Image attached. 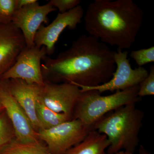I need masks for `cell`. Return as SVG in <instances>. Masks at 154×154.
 Returning a JSON list of instances; mask_svg holds the SVG:
<instances>
[{
    "mask_svg": "<svg viewBox=\"0 0 154 154\" xmlns=\"http://www.w3.org/2000/svg\"><path fill=\"white\" fill-rule=\"evenodd\" d=\"M142 9L132 0H95L84 16L89 35L117 49H129L143 20Z\"/></svg>",
    "mask_w": 154,
    "mask_h": 154,
    "instance_id": "2",
    "label": "cell"
},
{
    "mask_svg": "<svg viewBox=\"0 0 154 154\" xmlns=\"http://www.w3.org/2000/svg\"><path fill=\"white\" fill-rule=\"evenodd\" d=\"M115 52L98 38L80 35L55 58H44L41 64L43 79L78 87L102 85L111 79L115 71Z\"/></svg>",
    "mask_w": 154,
    "mask_h": 154,
    "instance_id": "1",
    "label": "cell"
},
{
    "mask_svg": "<svg viewBox=\"0 0 154 154\" xmlns=\"http://www.w3.org/2000/svg\"><path fill=\"white\" fill-rule=\"evenodd\" d=\"M136 104H128L107 113L94 125L95 130L107 137L110 143L107 154L121 151L134 154L138 147L144 114Z\"/></svg>",
    "mask_w": 154,
    "mask_h": 154,
    "instance_id": "3",
    "label": "cell"
},
{
    "mask_svg": "<svg viewBox=\"0 0 154 154\" xmlns=\"http://www.w3.org/2000/svg\"><path fill=\"white\" fill-rule=\"evenodd\" d=\"M81 2L80 0H51L48 3L58 10L59 13L63 14L80 5Z\"/></svg>",
    "mask_w": 154,
    "mask_h": 154,
    "instance_id": "21",
    "label": "cell"
},
{
    "mask_svg": "<svg viewBox=\"0 0 154 154\" xmlns=\"http://www.w3.org/2000/svg\"><path fill=\"white\" fill-rule=\"evenodd\" d=\"M154 95V66L152 65L146 78L139 85L138 96L140 98Z\"/></svg>",
    "mask_w": 154,
    "mask_h": 154,
    "instance_id": "19",
    "label": "cell"
},
{
    "mask_svg": "<svg viewBox=\"0 0 154 154\" xmlns=\"http://www.w3.org/2000/svg\"><path fill=\"white\" fill-rule=\"evenodd\" d=\"M94 127L88 126L78 119H72L48 129L37 132L39 140L46 144L51 154H64L73 146L79 143Z\"/></svg>",
    "mask_w": 154,
    "mask_h": 154,
    "instance_id": "5",
    "label": "cell"
},
{
    "mask_svg": "<svg viewBox=\"0 0 154 154\" xmlns=\"http://www.w3.org/2000/svg\"><path fill=\"white\" fill-rule=\"evenodd\" d=\"M44 47L25 46L17 57L15 63L0 77V79H20L30 84L44 85L42 61L46 56Z\"/></svg>",
    "mask_w": 154,
    "mask_h": 154,
    "instance_id": "7",
    "label": "cell"
},
{
    "mask_svg": "<svg viewBox=\"0 0 154 154\" xmlns=\"http://www.w3.org/2000/svg\"><path fill=\"white\" fill-rule=\"evenodd\" d=\"M26 46L22 32L12 22L0 23V77L14 65Z\"/></svg>",
    "mask_w": 154,
    "mask_h": 154,
    "instance_id": "12",
    "label": "cell"
},
{
    "mask_svg": "<svg viewBox=\"0 0 154 154\" xmlns=\"http://www.w3.org/2000/svg\"><path fill=\"white\" fill-rule=\"evenodd\" d=\"M82 92L71 83H54L45 81L41 86L39 97L50 109L66 114L72 119L73 113Z\"/></svg>",
    "mask_w": 154,
    "mask_h": 154,
    "instance_id": "9",
    "label": "cell"
},
{
    "mask_svg": "<svg viewBox=\"0 0 154 154\" xmlns=\"http://www.w3.org/2000/svg\"><path fill=\"white\" fill-rule=\"evenodd\" d=\"M16 138L15 131L5 111L0 113V152Z\"/></svg>",
    "mask_w": 154,
    "mask_h": 154,
    "instance_id": "17",
    "label": "cell"
},
{
    "mask_svg": "<svg viewBox=\"0 0 154 154\" xmlns=\"http://www.w3.org/2000/svg\"><path fill=\"white\" fill-rule=\"evenodd\" d=\"M139 67L154 62V47L132 51L130 54Z\"/></svg>",
    "mask_w": 154,
    "mask_h": 154,
    "instance_id": "18",
    "label": "cell"
},
{
    "mask_svg": "<svg viewBox=\"0 0 154 154\" xmlns=\"http://www.w3.org/2000/svg\"><path fill=\"white\" fill-rule=\"evenodd\" d=\"M0 103L12 123L17 140L23 143L39 141L37 132L24 110L12 96L6 81L1 79Z\"/></svg>",
    "mask_w": 154,
    "mask_h": 154,
    "instance_id": "10",
    "label": "cell"
},
{
    "mask_svg": "<svg viewBox=\"0 0 154 154\" xmlns=\"http://www.w3.org/2000/svg\"><path fill=\"white\" fill-rule=\"evenodd\" d=\"M0 154H51L39 141L23 143L14 139L3 149Z\"/></svg>",
    "mask_w": 154,
    "mask_h": 154,
    "instance_id": "16",
    "label": "cell"
},
{
    "mask_svg": "<svg viewBox=\"0 0 154 154\" xmlns=\"http://www.w3.org/2000/svg\"><path fill=\"white\" fill-rule=\"evenodd\" d=\"M36 110L41 129H49L72 119L64 113H57L50 109L42 102L39 95L36 101Z\"/></svg>",
    "mask_w": 154,
    "mask_h": 154,
    "instance_id": "15",
    "label": "cell"
},
{
    "mask_svg": "<svg viewBox=\"0 0 154 154\" xmlns=\"http://www.w3.org/2000/svg\"><path fill=\"white\" fill-rule=\"evenodd\" d=\"M84 16V9L81 5L66 13H58L49 25H41L35 35L34 44L38 48L44 47L47 54L52 55L61 34L67 28L70 30L75 29L82 22Z\"/></svg>",
    "mask_w": 154,
    "mask_h": 154,
    "instance_id": "8",
    "label": "cell"
},
{
    "mask_svg": "<svg viewBox=\"0 0 154 154\" xmlns=\"http://www.w3.org/2000/svg\"><path fill=\"white\" fill-rule=\"evenodd\" d=\"M17 10L38 2L37 0H16Z\"/></svg>",
    "mask_w": 154,
    "mask_h": 154,
    "instance_id": "22",
    "label": "cell"
},
{
    "mask_svg": "<svg viewBox=\"0 0 154 154\" xmlns=\"http://www.w3.org/2000/svg\"><path fill=\"white\" fill-rule=\"evenodd\" d=\"M10 92L22 107L36 132L41 129L36 114V101L41 86L20 79L5 80Z\"/></svg>",
    "mask_w": 154,
    "mask_h": 154,
    "instance_id": "13",
    "label": "cell"
},
{
    "mask_svg": "<svg viewBox=\"0 0 154 154\" xmlns=\"http://www.w3.org/2000/svg\"><path fill=\"white\" fill-rule=\"evenodd\" d=\"M139 85L123 91H115L107 96H102L98 91L82 92L73 113L72 119H78L88 126L94 127L107 113L131 103H136Z\"/></svg>",
    "mask_w": 154,
    "mask_h": 154,
    "instance_id": "4",
    "label": "cell"
},
{
    "mask_svg": "<svg viewBox=\"0 0 154 154\" xmlns=\"http://www.w3.org/2000/svg\"><path fill=\"white\" fill-rule=\"evenodd\" d=\"M128 54L127 51L117 49L114 54L116 68L111 79L107 82L95 87L79 86L81 92L95 90L102 94L107 91H123L139 85L147 76L149 72L143 67L132 69L128 58Z\"/></svg>",
    "mask_w": 154,
    "mask_h": 154,
    "instance_id": "6",
    "label": "cell"
},
{
    "mask_svg": "<svg viewBox=\"0 0 154 154\" xmlns=\"http://www.w3.org/2000/svg\"><path fill=\"white\" fill-rule=\"evenodd\" d=\"M8 22H8V21L0 17V23H8Z\"/></svg>",
    "mask_w": 154,
    "mask_h": 154,
    "instance_id": "24",
    "label": "cell"
},
{
    "mask_svg": "<svg viewBox=\"0 0 154 154\" xmlns=\"http://www.w3.org/2000/svg\"><path fill=\"white\" fill-rule=\"evenodd\" d=\"M109 145L105 135L93 130L82 142L64 154H107L106 150Z\"/></svg>",
    "mask_w": 154,
    "mask_h": 154,
    "instance_id": "14",
    "label": "cell"
},
{
    "mask_svg": "<svg viewBox=\"0 0 154 154\" xmlns=\"http://www.w3.org/2000/svg\"><path fill=\"white\" fill-rule=\"evenodd\" d=\"M56 10L49 3L40 5L38 2L17 10L11 22L21 30L26 46L35 45L36 32L42 23H47L48 15Z\"/></svg>",
    "mask_w": 154,
    "mask_h": 154,
    "instance_id": "11",
    "label": "cell"
},
{
    "mask_svg": "<svg viewBox=\"0 0 154 154\" xmlns=\"http://www.w3.org/2000/svg\"><path fill=\"white\" fill-rule=\"evenodd\" d=\"M138 154H152L148 151L143 146L141 145L139 149Z\"/></svg>",
    "mask_w": 154,
    "mask_h": 154,
    "instance_id": "23",
    "label": "cell"
},
{
    "mask_svg": "<svg viewBox=\"0 0 154 154\" xmlns=\"http://www.w3.org/2000/svg\"><path fill=\"white\" fill-rule=\"evenodd\" d=\"M5 111L4 107H3L2 105L0 103V113H2L3 111Z\"/></svg>",
    "mask_w": 154,
    "mask_h": 154,
    "instance_id": "26",
    "label": "cell"
},
{
    "mask_svg": "<svg viewBox=\"0 0 154 154\" xmlns=\"http://www.w3.org/2000/svg\"><path fill=\"white\" fill-rule=\"evenodd\" d=\"M17 10L16 0H0V17L11 22Z\"/></svg>",
    "mask_w": 154,
    "mask_h": 154,
    "instance_id": "20",
    "label": "cell"
},
{
    "mask_svg": "<svg viewBox=\"0 0 154 154\" xmlns=\"http://www.w3.org/2000/svg\"><path fill=\"white\" fill-rule=\"evenodd\" d=\"M116 154H133L127 152L123 151H121L118 152H117V153H116Z\"/></svg>",
    "mask_w": 154,
    "mask_h": 154,
    "instance_id": "25",
    "label": "cell"
}]
</instances>
